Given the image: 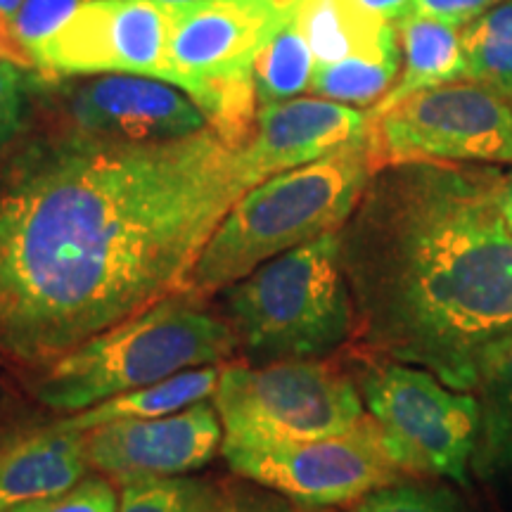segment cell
<instances>
[{
	"label": "cell",
	"instance_id": "1",
	"mask_svg": "<svg viewBox=\"0 0 512 512\" xmlns=\"http://www.w3.org/2000/svg\"><path fill=\"white\" fill-rule=\"evenodd\" d=\"M204 128L169 143L76 136L0 174V358L48 368L100 332L190 290L233 204L259 185Z\"/></svg>",
	"mask_w": 512,
	"mask_h": 512
},
{
	"label": "cell",
	"instance_id": "2",
	"mask_svg": "<svg viewBox=\"0 0 512 512\" xmlns=\"http://www.w3.org/2000/svg\"><path fill=\"white\" fill-rule=\"evenodd\" d=\"M508 176L486 164L377 169L339 228L356 332L375 354L472 392L512 332Z\"/></svg>",
	"mask_w": 512,
	"mask_h": 512
},
{
	"label": "cell",
	"instance_id": "3",
	"mask_svg": "<svg viewBox=\"0 0 512 512\" xmlns=\"http://www.w3.org/2000/svg\"><path fill=\"white\" fill-rule=\"evenodd\" d=\"M375 174L368 133L332 155L275 174L223 216L192 271V297L226 290L266 261L337 233Z\"/></svg>",
	"mask_w": 512,
	"mask_h": 512
},
{
	"label": "cell",
	"instance_id": "4",
	"mask_svg": "<svg viewBox=\"0 0 512 512\" xmlns=\"http://www.w3.org/2000/svg\"><path fill=\"white\" fill-rule=\"evenodd\" d=\"M238 347L230 323L200 297L174 294L50 363L36 394L53 411L81 413L185 370L219 366Z\"/></svg>",
	"mask_w": 512,
	"mask_h": 512
},
{
	"label": "cell",
	"instance_id": "5",
	"mask_svg": "<svg viewBox=\"0 0 512 512\" xmlns=\"http://www.w3.org/2000/svg\"><path fill=\"white\" fill-rule=\"evenodd\" d=\"M238 344L264 363L313 361L356 330L337 233L266 261L223 290Z\"/></svg>",
	"mask_w": 512,
	"mask_h": 512
},
{
	"label": "cell",
	"instance_id": "6",
	"mask_svg": "<svg viewBox=\"0 0 512 512\" xmlns=\"http://www.w3.org/2000/svg\"><path fill=\"white\" fill-rule=\"evenodd\" d=\"M299 0H197L174 8L171 86L190 95L233 145L247 143L254 110V60Z\"/></svg>",
	"mask_w": 512,
	"mask_h": 512
},
{
	"label": "cell",
	"instance_id": "7",
	"mask_svg": "<svg viewBox=\"0 0 512 512\" xmlns=\"http://www.w3.org/2000/svg\"><path fill=\"white\" fill-rule=\"evenodd\" d=\"M214 406L235 444L337 437L368 415L356 384L318 361L223 368Z\"/></svg>",
	"mask_w": 512,
	"mask_h": 512
},
{
	"label": "cell",
	"instance_id": "8",
	"mask_svg": "<svg viewBox=\"0 0 512 512\" xmlns=\"http://www.w3.org/2000/svg\"><path fill=\"white\" fill-rule=\"evenodd\" d=\"M358 392L403 472L467 484L479 434L475 396L399 361L368 368Z\"/></svg>",
	"mask_w": 512,
	"mask_h": 512
},
{
	"label": "cell",
	"instance_id": "9",
	"mask_svg": "<svg viewBox=\"0 0 512 512\" xmlns=\"http://www.w3.org/2000/svg\"><path fill=\"white\" fill-rule=\"evenodd\" d=\"M368 150L375 171L396 164H512V102L475 81L420 91L370 117Z\"/></svg>",
	"mask_w": 512,
	"mask_h": 512
},
{
	"label": "cell",
	"instance_id": "10",
	"mask_svg": "<svg viewBox=\"0 0 512 512\" xmlns=\"http://www.w3.org/2000/svg\"><path fill=\"white\" fill-rule=\"evenodd\" d=\"M223 458L235 475L278 491L309 508L358 503L399 482L401 467L366 415L354 430L309 441H223Z\"/></svg>",
	"mask_w": 512,
	"mask_h": 512
},
{
	"label": "cell",
	"instance_id": "11",
	"mask_svg": "<svg viewBox=\"0 0 512 512\" xmlns=\"http://www.w3.org/2000/svg\"><path fill=\"white\" fill-rule=\"evenodd\" d=\"M174 10L155 0H93L29 53L41 74H136L171 83Z\"/></svg>",
	"mask_w": 512,
	"mask_h": 512
},
{
	"label": "cell",
	"instance_id": "12",
	"mask_svg": "<svg viewBox=\"0 0 512 512\" xmlns=\"http://www.w3.org/2000/svg\"><path fill=\"white\" fill-rule=\"evenodd\" d=\"M223 448L216 406L200 401L152 420H119L86 432L88 465L121 484L183 477L202 470Z\"/></svg>",
	"mask_w": 512,
	"mask_h": 512
},
{
	"label": "cell",
	"instance_id": "13",
	"mask_svg": "<svg viewBox=\"0 0 512 512\" xmlns=\"http://www.w3.org/2000/svg\"><path fill=\"white\" fill-rule=\"evenodd\" d=\"M81 136L112 143H169L209 128L207 114L181 88L136 74H105L69 98Z\"/></svg>",
	"mask_w": 512,
	"mask_h": 512
},
{
	"label": "cell",
	"instance_id": "14",
	"mask_svg": "<svg viewBox=\"0 0 512 512\" xmlns=\"http://www.w3.org/2000/svg\"><path fill=\"white\" fill-rule=\"evenodd\" d=\"M368 112L325 98H292L256 110V128L240 147L256 183L283 171L318 162L363 138Z\"/></svg>",
	"mask_w": 512,
	"mask_h": 512
},
{
	"label": "cell",
	"instance_id": "15",
	"mask_svg": "<svg viewBox=\"0 0 512 512\" xmlns=\"http://www.w3.org/2000/svg\"><path fill=\"white\" fill-rule=\"evenodd\" d=\"M86 434L46 425L0 446V512L64 494L88 472Z\"/></svg>",
	"mask_w": 512,
	"mask_h": 512
},
{
	"label": "cell",
	"instance_id": "16",
	"mask_svg": "<svg viewBox=\"0 0 512 512\" xmlns=\"http://www.w3.org/2000/svg\"><path fill=\"white\" fill-rule=\"evenodd\" d=\"M401 43L403 69L392 91L370 110V117L384 114L420 91L463 81V27L441 22V19L411 12L394 24Z\"/></svg>",
	"mask_w": 512,
	"mask_h": 512
},
{
	"label": "cell",
	"instance_id": "17",
	"mask_svg": "<svg viewBox=\"0 0 512 512\" xmlns=\"http://www.w3.org/2000/svg\"><path fill=\"white\" fill-rule=\"evenodd\" d=\"M294 17L316 64L377 57L401 48L394 24L358 0H299Z\"/></svg>",
	"mask_w": 512,
	"mask_h": 512
},
{
	"label": "cell",
	"instance_id": "18",
	"mask_svg": "<svg viewBox=\"0 0 512 512\" xmlns=\"http://www.w3.org/2000/svg\"><path fill=\"white\" fill-rule=\"evenodd\" d=\"M479 434L472 467L486 482H512V332L479 370Z\"/></svg>",
	"mask_w": 512,
	"mask_h": 512
},
{
	"label": "cell",
	"instance_id": "19",
	"mask_svg": "<svg viewBox=\"0 0 512 512\" xmlns=\"http://www.w3.org/2000/svg\"><path fill=\"white\" fill-rule=\"evenodd\" d=\"M221 366L192 368L178 373L169 380L147 384V387L133 389V392L119 394L98 406L57 420V425L69 432H91L95 427L119 420H152L164 415L185 411L195 403L207 401L214 396L216 384L221 377Z\"/></svg>",
	"mask_w": 512,
	"mask_h": 512
},
{
	"label": "cell",
	"instance_id": "20",
	"mask_svg": "<svg viewBox=\"0 0 512 512\" xmlns=\"http://www.w3.org/2000/svg\"><path fill=\"white\" fill-rule=\"evenodd\" d=\"M313 69L316 60L309 43L299 29L297 17L290 15L266 38L254 60V95L259 107L292 100L309 91Z\"/></svg>",
	"mask_w": 512,
	"mask_h": 512
},
{
	"label": "cell",
	"instance_id": "21",
	"mask_svg": "<svg viewBox=\"0 0 512 512\" xmlns=\"http://www.w3.org/2000/svg\"><path fill=\"white\" fill-rule=\"evenodd\" d=\"M465 76L512 102V0H503L463 29Z\"/></svg>",
	"mask_w": 512,
	"mask_h": 512
},
{
	"label": "cell",
	"instance_id": "22",
	"mask_svg": "<svg viewBox=\"0 0 512 512\" xmlns=\"http://www.w3.org/2000/svg\"><path fill=\"white\" fill-rule=\"evenodd\" d=\"M401 69V48L377 57H351L335 64H316L309 91L316 98L351 107L377 105L392 91Z\"/></svg>",
	"mask_w": 512,
	"mask_h": 512
},
{
	"label": "cell",
	"instance_id": "23",
	"mask_svg": "<svg viewBox=\"0 0 512 512\" xmlns=\"http://www.w3.org/2000/svg\"><path fill=\"white\" fill-rule=\"evenodd\" d=\"M219 491L200 477H157L128 482L117 512H214Z\"/></svg>",
	"mask_w": 512,
	"mask_h": 512
},
{
	"label": "cell",
	"instance_id": "24",
	"mask_svg": "<svg viewBox=\"0 0 512 512\" xmlns=\"http://www.w3.org/2000/svg\"><path fill=\"white\" fill-rule=\"evenodd\" d=\"M88 3L93 0H24L8 27L10 46L27 60L38 43L53 36Z\"/></svg>",
	"mask_w": 512,
	"mask_h": 512
},
{
	"label": "cell",
	"instance_id": "25",
	"mask_svg": "<svg viewBox=\"0 0 512 512\" xmlns=\"http://www.w3.org/2000/svg\"><path fill=\"white\" fill-rule=\"evenodd\" d=\"M354 512H463V508L441 486L394 482L363 496Z\"/></svg>",
	"mask_w": 512,
	"mask_h": 512
},
{
	"label": "cell",
	"instance_id": "26",
	"mask_svg": "<svg viewBox=\"0 0 512 512\" xmlns=\"http://www.w3.org/2000/svg\"><path fill=\"white\" fill-rule=\"evenodd\" d=\"M31 64L0 36V143L17 131L29 91Z\"/></svg>",
	"mask_w": 512,
	"mask_h": 512
},
{
	"label": "cell",
	"instance_id": "27",
	"mask_svg": "<svg viewBox=\"0 0 512 512\" xmlns=\"http://www.w3.org/2000/svg\"><path fill=\"white\" fill-rule=\"evenodd\" d=\"M119 501L112 484L102 477H83L64 494L38 498L5 512H117Z\"/></svg>",
	"mask_w": 512,
	"mask_h": 512
},
{
	"label": "cell",
	"instance_id": "28",
	"mask_svg": "<svg viewBox=\"0 0 512 512\" xmlns=\"http://www.w3.org/2000/svg\"><path fill=\"white\" fill-rule=\"evenodd\" d=\"M498 3H503V0H415L413 12L465 29L467 24L496 8Z\"/></svg>",
	"mask_w": 512,
	"mask_h": 512
},
{
	"label": "cell",
	"instance_id": "29",
	"mask_svg": "<svg viewBox=\"0 0 512 512\" xmlns=\"http://www.w3.org/2000/svg\"><path fill=\"white\" fill-rule=\"evenodd\" d=\"M358 3L366 5L370 12H375L384 22L396 24L406 15H411L415 0H358Z\"/></svg>",
	"mask_w": 512,
	"mask_h": 512
},
{
	"label": "cell",
	"instance_id": "30",
	"mask_svg": "<svg viewBox=\"0 0 512 512\" xmlns=\"http://www.w3.org/2000/svg\"><path fill=\"white\" fill-rule=\"evenodd\" d=\"M214 512H290L280 503H233L226 508H216Z\"/></svg>",
	"mask_w": 512,
	"mask_h": 512
},
{
	"label": "cell",
	"instance_id": "31",
	"mask_svg": "<svg viewBox=\"0 0 512 512\" xmlns=\"http://www.w3.org/2000/svg\"><path fill=\"white\" fill-rule=\"evenodd\" d=\"M24 0H0V36L8 38V27L12 22V17L17 15L19 5H22ZM10 41V38H8Z\"/></svg>",
	"mask_w": 512,
	"mask_h": 512
},
{
	"label": "cell",
	"instance_id": "32",
	"mask_svg": "<svg viewBox=\"0 0 512 512\" xmlns=\"http://www.w3.org/2000/svg\"><path fill=\"white\" fill-rule=\"evenodd\" d=\"M501 207H503L505 221H508V226H510V230H512V174L508 176V181H505L503 197H501Z\"/></svg>",
	"mask_w": 512,
	"mask_h": 512
},
{
	"label": "cell",
	"instance_id": "33",
	"mask_svg": "<svg viewBox=\"0 0 512 512\" xmlns=\"http://www.w3.org/2000/svg\"><path fill=\"white\" fill-rule=\"evenodd\" d=\"M159 5H166V8H183V5H190V3H197V0H155Z\"/></svg>",
	"mask_w": 512,
	"mask_h": 512
}]
</instances>
